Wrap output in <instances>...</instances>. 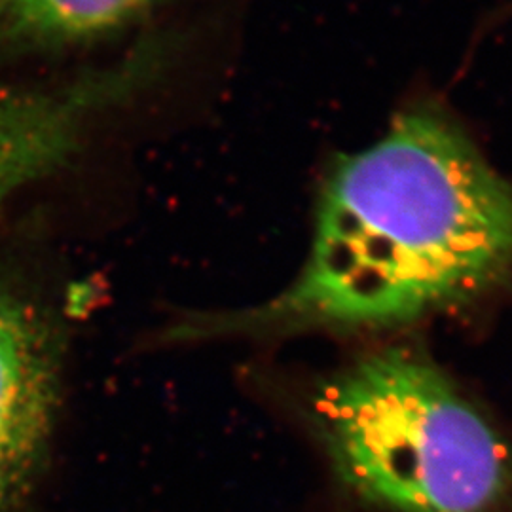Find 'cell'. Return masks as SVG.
I'll use <instances>...</instances> for the list:
<instances>
[{
    "label": "cell",
    "mask_w": 512,
    "mask_h": 512,
    "mask_svg": "<svg viewBox=\"0 0 512 512\" xmlns=\"http://www.w3.org/2000/svg\"><path fill=\"white\" fill-rule=\"evenodd\" d=\"M308 420L340 484L391 512H512V444L414 349L363 353L315 385Z\"/></svg>",
    "instance_id": "cell-2"
},
{
    "label": "cell",
    "mask_w": 512,
    "mask_h": 512,
    "mask_svg": "<svg viewBox=\"0 0 512 512\" xmlns=\"http://www.w3.org/2000/svg\"><path fill=\"white\" fill-rule=\"evenodd\" d=\"M511 285L512 177L448 114L420 107L330 169L310 251L281 293L192 313L165 338L397 329Z\"/></svg>",
    "instance_id": "cell-1"
},
{
    "label": "cell",
    "mask_w": 512,
    "mask_h": 512,
    "mask_svg": "<svg viewBox=\"0 0 512 512\" xmlns=\"http://www.w3.org/2000/svg\"><path fill=\"white\" fill-rule=\"evenodd\" d=\"M162 0H0V31L14 38L69 44L110 35Z\"/></svg>",
    "instance_id": "cell-5"
},
{
    "label": "cell",
    "mask_w": 512,
    "mask_h": 512,
    "mask_svg": "<svg viewBox=\"0 0 512 512\" xmlns=\"http://www.w3.org/2000/svg\"><path fill=\"white\" fill-rule=\"evenodd\" d=\"M67 129L50 101L0 80V203L65 165Z\"/></svg>",
    "instance_id": "cell-4"
},
{
    "label": "cell",
    "mask_w": 512,
    "mask_h": 512,
    "mask_svg": "<svg viewBox=\"0 0 512 512\" xmlns=\"http://www.w3.org/2000/svg\"><path fill=\"white\" fill-rule=\"evenodd\" d=\"M61 348L46 313L0 279V512L33 486L54 435Z\"/></svg>",
    "instance_id": "cell-3"
}]
</instances>
